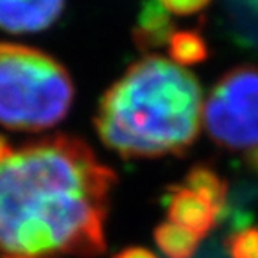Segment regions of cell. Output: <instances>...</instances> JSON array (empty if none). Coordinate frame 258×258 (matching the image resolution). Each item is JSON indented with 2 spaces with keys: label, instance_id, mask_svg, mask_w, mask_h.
Returning a JSON list of instances; mask_svg holds the SVG:
<instances>
[{
  "label": "cell",
  "instance_id": "5bb4252c",
  "mask_svg": "<svg viewBox=\"0 0 258 258\" xmlns=\"http://www.w3.org/2000/svg\"><path fill=\"white\" fill-rule=\"evenodd\" d=\"M13 153V147H11V142L8 140L6 137L0 135V163Z\"/></svg>",
  "mask_w": 258,
  "mask_h": 258
},
{
  "label": "cell",
  "instance_id": "7c38bea8",
  "mask_svg": "<svg viewBox=\"0 0 258 258\" xmlns=\"http://www.w3.org/2000/svg\"><path fill=\"white\" fill-rule=\"evenodd\" d=\"M212 0H160V4L172 15L186 16L201 13Z\"/></svg>",
  "mask_w": 258,
  "mask_h": 258
},
{
  "label": "cell",
  "instance_id": "9c48e42d",
  "mask_svg": "<svg viewBox=\"0 0 258 258\" xmlns=\"http://www.w3.org/2000/svg\"><path fill=\"white\" fill-rule=\"evenodd\" d=\"M154 242L167 258H194L201 238L181 226L167 221L156 226Z\"/></svg>",
  "mask_w": 258,
  "mask_h": 258
},
{
  "label": "cell",
  "instance_id": "2e32d148",
  "mask_svg": "<svg viewBox=\"0 0 258 258\" xmlns=\"http://www.w3.org/2000/svg\"><path fill=\"white\" fill-rule=\"evenodd\" d=\"M2 258H34V256H25V254H2Z\"/></svg>",
  "mask_w": 258,
  "mask_h": 258
},
{
  "label": "cell",
  "instance_id": "52a82bcc",
  "mask_svg": "<svg viewBox=\"0 0 258 258\" xmlns=\"http://www.w3.org/2000/svg\"><path fill=\"white\" fill-rule=\"evenodd\" d=\"M174 22L170 13L160 4V0H144L138 11L137 24L131 31L135 45L140 50H153L169 43L174 34Z\"/></svg>",
  "mask_w": 258,
  "mask_h": 258
},
{
  "label": "cell",
  "instance_id": "5b68a950",
  "mask_svg": "<svg viewBox=\"0 0 258 258\" xmlns=\"http://www.w3.org/2000/svg\"><path fill=\"white\" fill-rule=\"evenodd\" d=\"M169 221L199 238L206 237L219 221V212L205 198L185 185H170L163 198Z\"/></svg>",
  "mask_w": 258,
  "mask_h": 258
},
{
  "label": "cell",
  "instance_id": "9a60e30c",
  "mask_svg": "<svg viewBox=\"0 0 258 258\" xmlns=\"http://www.w3.org/2000/svg\"><path fill=\"white\" fill-rule=\"evenodd\" d=\"M246 163L251 167V169L254 170V172H258V147H254V149H249L246 154Z\"/></svg>",
  "mask_w": 258,
  "mask_h": 258
},
{
  "label": "cell",
  "instance_id": "277c9868",
  "mask_svg": "<svg viewBox=\"0 0 258 258\" xmlns=\"http://www.w3.org/2000/svg\"><path fill=\"white\" fill-rule=\"evenodd\" d=\"M203 122L221 147H258V67L240 64L228 70L206 99Z\"/></svg>",
  "mask_w": 258,
  "mask_h": 258
},
{
  "label": "cell",
  "instance_id": "8fae6325",
  "mask_svg": "<svg viewBox=\"0 0 258 258\" xmlns=\"http://www.w3.org/2000/svg\"><path fill=\"white\" fill-rule=\"evenodd\" d=\"M226 251L230 258H258V228L244 226L226 237Z\"/></svg>",
  "mask_w": 258,
  "mask_h": 258
},
{
  "label": "cell",
  "instance_id": "4fadbf2b",
  "mask_svg": "<svg viewBox=\"0 0 258 258\" xmlns=\"http://www.w3.org/2000/svg\"><path fill=\"white\" fill-rule=\"evenodd\" d=\"M113 258H158L153 251L145 249V247H125V249L118 251L117 254H113Z\"/></svg>",
  "mask_w": 258,
  "mask_h": 258
},
{
  "label": "cell",
  "instance_id": "7a4b0ae2",
  "mask_svg": "<svg viewBox=\"0 0 258 258\" xmlns=\"http://www.w3.org/2000/svg\"><path fill=\"white\" fill-rule=\"evenodd\" d=\"M198 77L161 56L129 64L97 106L93 125L102 144L124 160L183 156L201 129Z\"/></svg>",
  "mask_w": 258,
  "mask_h": 258
},
{
  "label": "cell",
  "instance_id": "3957f363",
  "mask_svg": "<svg viewBox=\"0 0 258 258\" xmlns=\"http://www.w3.org/2000/svg\"><path fill=\"white\" fill-rule=\"evenodd\" d=\"M74 83L69 70L40 48L0 43V125L45 131L69 115Z\"/></svg>",
  "mask_w": 258,
  "mask_h": 258
},
{
  "label": "cell",
  "instance_id": "8992f818",
  "mask_svg": "<svg viewBox=\"0 0 258 258\" xmlns=\"http://www.w3.org/2000/svg\"><path fill=\"white\" fill-rule=\"evenodd\" d=\"M63 9L64 0H0V29L11 34L45 31Z\"/></svg>",
  "mask_w": 258,
  "mask_h": 258
},
{
  "label": "cell",
  "instance_id": "6da1fadb",
  "mask_svg": "<svg viewBox=\"0 0 258 258\" xmlns=\"http://www.w3.org/2000/svg\"><path fill=\"white\" fill-rule=\"evenodd\" d=\"M117 174L83 138L27 142L0 163V253L97 258Z\"/></svg>",
  "mask_w": 258,
  "mask_h": 258
},
{
  "label": "cell",
  "instance_id": "30bf717a",
  "mask_svg": "<svg viewBox=\"0 0 258 258\" xmlns=\"http://www.w3.org/2000/svg\"><path fill=\"white\" fill-rule=\"evenodd\" d=\"M169 56L179 67L198 64L208 57V45L201 32L176 31L169 40Z\"/></svg>",
  "mask_w": 258,
  "mask_h": 258
},
{
  "label": "cell",
  "instance_id": "ba28073f",
  "mask_svg": "<svg viewBox=\"0 0 258 258\" xmlns=\"http://www.w3.org/2000/svg\"><path fill=\"white\" fill-rule=\"evenodd\" d=\"M183 185L205 198L221 215L224 214L226 205H228V183L212 167L203 165V163L194 165L186 172Z\"/></svg>",
  "mask_w": 258,
  "mask_h": 258
},
{
  "label": "cell",
  "instance_id": "e0dca14e",
  "mask_svg": "<svg viewBox=\"0 0 258 258\" xmlns=\"http://www.w3.org/2000/svg\"><path fill=\"white\" fill-rule=\"evenodd\" d=\"M244 2H246V4H249L251 8L256 9V11H258V0H244Z\"/></svg>",
  "mask_w": 258,
  "mask_h": 258
}]
</instances>
